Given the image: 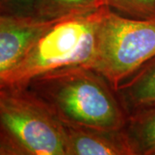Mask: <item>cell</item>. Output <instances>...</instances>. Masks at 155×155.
Segmentation results:
<instances>
[{
  "label": "cell",
  "mask_w": 155,
  "mask_h": 155,
  "mask_svg": "<svg viewBox=\"0 0 155 155\" xmlns=\"http://www.w3.org/2000/svg\"><path fill=\"white\" fill-rule=\"evenodd\" d=\"M4 86V84H2V82L0 81V89L2 88ZM0 155H4V152H3V150H2V147H1V146H0Z\"/></svg>",
  "instance_id": "7c38bea8"
},
{
  "label": "cell",
  "mask_w": 155,
  "mask_h": 155,
  "mask_svg": "<svg viewBox=\"0 0 155 155\" xmlns=\"http://www.w3.org/2000/svg\"><path fill=\"white\" fill-rule=\"evenodd\" d=\"M105 6L87 14L54 20L0 81L5 86L26 87L33 78L47 72L64 67H87L94 55Z\"/></svg>",
  "instance_id": "7a4b0ae2"
},
{
  "label": "cell",
  "mask_w": 155,
  "mask_h": 155,
  "mask_svg": "<svg viewBox=\"0 0 155 155\" xmlns=\"http://www.w3.org/2000/svg\"><path fill=\"white\" fill-rule=\"evenodd\" d=\"M105 5L126 17L155 18V0H105Z\"/></svg>",
  "instance_id": "30bf717a"
},
{
  "label": "cell",
  "mask_w": 155,
  "mask_h": 155,
  "mask_svg": "<svg viewBox=\"0 0 155 155\" xmlns=\"http://www.w3.org/2000/svg\"><path fill=\"white\" fill-rule=\"evenodd\" d=\"M124 131L133 155H155V103L130 113Z\"/></svg>",
  "instance_id": "ba28073f"
},
{
  "label": "cell",
  "mask_w": 155,
  "mask_h": 155,
  "mask_svg": "<svg viewBox=\"0 0 155 155\" xmlns=\"http://www.w3.org/2000/svg\"><path fill=\"white\" fill-rule=\"evenodd\" d=\"M105 5V0H39L34 17L56 20L87 14Z\"/></svg>",
  "instance_id": "9c48e42d"
},
{
  "label": "cell",
  "mask_w": 155,
  "mask_h": 155,
  "mask_svg": "<svg viewBox=\"0 0 155 155\" xmlns=\"http://www.w3.org/2000/svg\"><path fill=\"white\" fill-rule=\"evenodd\" d=\"M121 104L129 115L155 103V57L147 62L116 90Z\"/></svg>",
  "instance_id": "52a82bcc"
},
{
  "label": "cell",
  "mask_w": 155,
  "mask_h": 155,
  "mask_svg": "<svg viewBox=\"0 0 155 155\" xmlns=\"http://www.w3.org/2000/svg\"><path fill=\"white\" fill-rule=\"evenodd\" d=\"M62 122L104 130H123L128 114L116 91L98 72L64 67L35 77L26 86Z\"/></svg>",
  "instance_id": "6da1fadb"
},
{
  "label": "cell",
  "mask_w": 155,
  "mask_h": 155,
  "mask_svg": "<svg viewBox=\"0 0 155 155\" xmlns=\"http://www.w3.org/2000/svg\"><path fill=\"white\" fill-rule=\"evenodd\" d=\"M62 125L67 155H133L124 129L104 130L65 122Z\"/></svg>",
  "instance_id": "8992f818"
},
{
  "label": "cell",
  "mask_w": 155,
  "mask_h": 155,
  "mask_svg": "<svg viewBox=\"0 0 155 155\" xmlns=\"http://www.w3.org/2000/svg\"><path fill=\"white\" fill-rule=\"evenodd\" d=\"M155 57V18L126 17L105 6L94 55L87 67L101 74L116 91Z\"/></svg>",
  "instance_id": "277c9868"
},
{
  "label": "cell",
  "mask_w": 155,
  "mask_h": 155,
  "mask_svg": "<svg viewBox=\"0 0 155 155\" xmlns=\"http://www.w3.org/2000/svg\"><path fill=\"white\" fill-rule=\"evenodd\" d=\"M39 0H0V16L34 17Z\"/></svg>",
  "instance_id": "8fae6325"
},
{
  "label": "cell",
  "mask_w": 155,
  "mask_h": 155,
  "mask_svg": "<svg viewBox=\"0 0 155 155\" xmlns=\"http://www.w3.org/2000/svg\"><path fill=\"white\" fill-rule=\"evenodd\" d=\"M54 20L0 16V78L21 61L35 41Z\"/></svg>",
  "instance_id": "5b68a950"
},
{
  "label": "cell",
  "mask_w": 155,
  "mask_h": 155,
  "mask_svg": "<svg viewBox=\"0 0 155 155\" xmlns=\"http://www.w3.org/2000/svg\"><path fill=\"white\" fill-rule=\"evenodd\" d=\"M4 155H67L61 120L27 87L0 89Z\"/></svg>",
  "instance_id": "3957f363"
}]
</instances>
